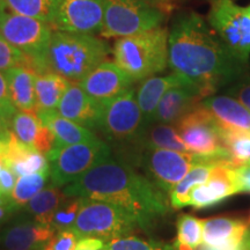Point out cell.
Here are the masks:
<instances>
[{
	"label": "cell",
	"mask_w": 250,
	"mask_h": 250,
	"mask_svg": "<svg viewBox=\"0 0 250 250\" xmlns=\"http://www.w3.org/2000/svg\"><path fill=\"white\" fill-rule=\"evenodd\" d=\"M248 64L198 13L184 12L175 18L168 35V67L186 77L203 99L245 77Z\"/></svg>",
	"instance_id": "cell-1"
},
{
	"label": "cell",
	"mask_w": 250,
	"mask_h": 250,
	"mask_svg": "<svg viewBox=\"0 0 250 250\" xmlns=\"http://www.w3.org/2000/svg\"><path fill=\"white\" fill-rule=\"evenodd\" d=\"M62 191L67 197L121 206L138 220L142 228H147L168 212L164 191L129 165L111 156L65 186Z\"/></svg>",
	"instance_id": "cell-2"
},
{
	"label": "cell",
	"mask_w": 250,
	"mask_h": 250,
	"mask_svg": "<svg viewBox=\"0 0 250 250\" xmlns=\"http://www.w3.org/2000/svg\"><path fill=\"white\" fill-rule=\"evenodd\" d=\"M110 48L105 41L92 34L56 30L37 73L55 72L73 83H79L102 62L107 61Z\"/></svg>",
	"instance_id": "cell-3"
},
{
	"label": "cell",
	"mask_w": 250,
	"mask_h": 250,
	"mask_svg": "<svg viewBox=\"0 0 250 250\" xmlns=\"http://www.w3.org/2000/svg\"><path fill=\"white\" fill-rule=\"evenodd\" d=\"M168 35L165 27L122 37L115 42L112 57L133 81L144 80L168 67Z\"/></svg>",
	"instance_id": "cell-4"
},
{
	"label": "cell",
	"mask_w": 250,
	"mask_h": 250,
	"mask_svg": "<svg viewBox=\"0 0 250 250\" xmlns=\"http://www.w3.org/2000/svg\"><path fill=\"white\" fill-rule=\"evenodd\" d=\"M205 162L235 167L232 156L225 148L210 155L161 148H144L138 159L140 169L145 173L146 177L164 192H170L195 166Z\"/></svg>",
	"instance_id": "cell-5"
},
{
	"label": "cell",
	"mask_w": 250,
	"mask_h": 250,
	"mask_svg": "<svg viewBox=\"0 0 250 250\" xmlns=\"http://www.w3.org/2000/svg\"><path fill=\"white\" fill-rule=\"evenodd\" d=\"M140 227L136 218L121 206L81 198L77 220L71 230L80 237H98L103 241L131 236Z\"/></svg>",
	"instance_id": "cell-6"
},
{
	"label": "cell",
	"mask_w": 250,
	"mask_h": 250,
	"mask_svg": "<svg viewBox=\"0 0 250 250\" xmlns=\"http://www.w3.org/2000/svg\"><path fill=\"white\" fill-rule=\"evenodd\" d=\"M166 12L158 6L133 0H104V18L100 35L127 37L161 27Z\"/></svg>",
	"instance_id": "cell-7"
},
{
	"label": "cell",
	"mask_w": 250,
	"mask_h": 250,
	"mask_svg": "<svg viewBox=\"0 0 250 250\" xmlns=\"http://www.w3.org/2000/svg\"><path fill=\"white\" fill-rule=\"evenodd\" d=\"M110 156L109 145L100 139L54 148L46 154L51 184L64 188Z\"/></svg>",
	"instance_id": "cell-8"
},
{
	"label": "cell",
	"mask_w": 250,
	"mask_h": 250,
	"mask_svg": "<svg viewBox=\"0 0 250 250\" xmlns=\"http://www.w3.org/2000/svg\"><path fill=\"white\" fill-rule=\"evenodd\" d=\"M145 127L133 87L102 103L99 130L110 142L134 145Z\"/></svg>",
	"instance_id": "cell-9"
},
{
	"label": "cell",
	"mask_w": 250,
	"mask_h": 250,
	"mask_svg": "<svg viewBox=\"0 0 250 250\" xmlns=\"http://www.w3.org/2000/svg\"><path fill=\"white\" fill-rule=\"evenodd\" d=\"M52 33V27L43 21L0 8V36L33 59L36 73Z\"/></svg>",
	"instance_id": "cell-10"
},
{
	"label": "cell",
	"mask_w": 250,
	"mask_h": 250,
	"mask_svg": "<svg viewBox=\"0 0 250 250\" xmlns=\"http://www.w3.org/2000/svg\"><path fill=\"white\" fill-rule=\"evenodd\" d=\"M208 22L228 48L246 61L250 55V15L233 0H211Z\"/></svg>",
	"instance_id": "cell-11"
},
{
	"label": "cell",
	"mask_w": 250,
	"mask_h": 250,
	"mask_svg": "<svg viewBox=\"0 0 250 250\" xmlns=\"http://www.w3.org/2000/svg\"><path fill=\"white\" fill-rule=\"evenodd\" d=\"M174 126L189 152L210 155L224 149L220 127L202 103L181 117Z\"/></svg>",
	"instance_id": "cell-12"
},
{
	"label": "cell",
	"mask_w": 250,
	"mask_h": 250,
	"mask_svg": "<svg viewBox=\"0 0 250 250\" xmlns=\"http://www.w3.org/2000/svg\"><path fill=\"white\" fill-rule=\"evenodd\" d=\"M104 18V0H59L52 28L67 33H100Z\"/></svg>",
	"instance_id": "cell-13"
},
{
	"label": "cell",
	"mask_w": 250,
	"mask_h": 250,
	"mask_svg": "<svg viewBox=\"0 0 250 250\" xmlns=\"http://www.w3.org/2000/svg\"><path fill=\"white\" fill-rule=\"evenodd\" d=\"M56 234L51 226L37 224L23 211H19L0 228L1 250H37Z\"/></svg>",
	"instance_id": "cell-14"
},
{
	"label": "cell",
	"mask_w": 250,
	"mask_h": 250,
	"mask_svg": "<svg viewBox=\"0 0 250 250\" xmlns=\"http://www.w3.org/2000/svg\"><path fill=\"white\" fill-rule=\"evenodd\" d=\"M133 83L115 62L104 61L80 80L79 85L96 101L104 103L131 88Z\"/></svg>",
	"instance_id": "cell-15"
},
{
	"label": "cell",
	"mask_w": 250,
	"mask_h": 250,
	"mask_svg": "<svg viewBox=\"0 0 250 250\" xmlns=\"http://www.w3.org/2000/svg\"><path fill=\"white\" fill-rule=\"evenodd\" d=\"M59 115L89 130L99 129L102 103L96 101L81 88L79 83L72 81L57 110Z\"/></svg>",
	"instance_id": "cell-16"
},
{
	"label": "cell",
	"mask_w": 250,
	"mask_h": 250,
	"mask_svg": "<svg viewBox=\"0 0 250 250\" xmlns=\"http://www.w3.org/2000/svg\"><path fill=\"white\" fill-rule=\"evenodd\" d=\"M237 192H240V187L233 168L215 166L208 181L193 190L189 205L195 208H205Z\"/></svg>",
	"instance_id": "cell-17"
},
{
	"label": "cell",
	"mask_w": 250,
	"mask_h": 250,
	"mask_svg": "<svg viewBox=\"0 0 250 250\" xmlns=\"http://www.w3.org/2000/svg\"><path fill=\"white\" fill-rule=\"evenodd\" d=\"M248 224L232 217H214L203 220L204 245L218 250H235L245 243Z\"/></svg>",
	"instance_id": "cell-18"
},
{
	"label": "cell",
	"mask_w": 250,
	"mask_h": 250,
	"mask_svg": "<svg viewBox=\"0 0 250 250\" xmlns=\"http://www.w3.org/2000/svg\"><path fill=\"white\" fill-rule=\"evenodd\" d=\"M11 131L21 143L42 154L46 155L55 147L54 134L35 111L17 110L11 121Z\"/></svg>",
	"instance_id": "cell-19"
},
{
	"label": "cell",
	"mask_w": 250,
	"mask_h": 250,
	"mask_svg": "<svg viewBox=\"0 0 250 250\" xmlns=\"http://www.w3.org/2000/svg\"><path fill=\"white\" fill-rule=\"evenodd\" d=\"M203 100L192 83L176 86L165 93L156 107L153 123L174 125ZM152 123V124H153Z\"/></svg>",
	"instance_id": "cell-20"
},
{
	"label": "cell",
	"mask_w": 250,
	"mask_h": 250,
	"mask_svg": "<svg viewBox=\"0 0 250 250\" xmlns=\"http://www.w3.org/2000/svg\"><path fill=\"white\" fill-rule=\"evenodd\" d=\"M191 83L186 77L177 73H171L164 77H149L142 81L137 88L136 96L140 110H142L144 123L146 126L153 123L156 107L167 90L176 86Z\"/></svg>",
	"instance_id": "cell-21"
},
{
	"label": "cell",
	"mask_w": 250,
	"mask_h": 250,
	"mask_svg": "<svg viewBox=\"0 0 250 250\" xmlns=\"http://www.w3.org/2000/svg\"><path fill=\"white\" fill-rule=\"evenodd\" d=\"M202 104L210 111L223 129L242 130L250 132V112L233 96H208Z\"/></svg>",
	"instance_id": "cell-22"
},
{
	"label": "cell",
	"mask_w": 250,
	"mask_h": 250,
	"mask_svg": "<svg viewBox=\"0 0 250 250\" xmlns=\"http://www.w3.org/2000/svg\"><path fill=\"white\" fill-rule=\"evenodd\" d=\"M40 120L51 131L55 137V147L74 145V144L93 142L99 139L89 129L81 126L67 118L61 116L57 111L39 112Z\"/></svg>",
	"instance_id": "cell-23"
},
{
	"label": "cell",
	"mask_w": 250,
	"mask_h": 250,
	"mask_svg": "<svg viewBox=\"0 0 250 250\" xmlns=\"http://www.w3.org/2000/svg\"><path fill=\"white\" fill-rule=\"evenodd\" d=\"M36 74L35 71L24 66L13 67L4 72L9 96L18 110L35 111Z\"/></svg>",
	"instance_id": "cell-24"
},
{
	"label": "cell",
	"mask_w": 250,
	"mask_h": 250,
	"mask_svg": "<svg viewBox=\"0 0 250 250\" xmlns=\"http://www.w3.org/2000/svg\"><path fill=\"white\" fill-rule=\"evenodd\" d=\"M72 81L55 72L37 73L35 78V111L57 110L59 102Z\"/></svg>",
	"instance_id": "cell-25"
},
{
	"label": "cell",
	"mask_w": 250,
	"mask_h": 250,
	"mask_svg": "<svg viewBox=\"0 0 250 250\" xmlns=\"http://www.w3.org/2000/svg\"><path fill=\"white\" fill-rule=\"evenodd\" d=\"M66 199L67 196L62 191V188L50 184L37 193L34 198H31L22 211L33 218L37 224L50 226L52 215Z\"/></svg>",
	"instance_id": "cell-26"
},
{
	"label": "cell",
	"mask_w": 250,
	"mask_h": 250,
	"mask_svg": "<svg viewBox=\"0 0 250 250\" xmlns=\"http://www.w3.org/2000/svg\"><path fill=\"white\" fill-rule=\"evenodd\" d=\"M134 145L142 149L161 148L181 153L189 152L174 125L160 123H153L146 126Z\"/></svg>",
	"instance_id": "cell-27"
},
{
	"label": "cell",
	"mask_w": 250,
	"mask_h": 250,
	"mask_svg": "<svg viewBox=\"0 0 250 250\" xmlns=\"http://www.w3.org/2000/svg\"><path fill=\"white\" fill-rule=\"evenodd\" d=\"M217 165L205 162L195 166L170 191V204L174 208H182L190 204L191 193L197 187L204 184Z\"/></svg>",
	"instance_id": "cell-28"
},
{
	"label": "cell",
	"mask_w": 250,
	"mask_h": 250,
	"mask_svg": "<svg viewBox=\"0 0 250 250\" xmlns=\"http://www.w3.org/2000/svg\"><path fill=\"white\" fill-rule=\"evenodd\" d=\"M59 0H0L2 8L12 13L37 19L52 27Z\"/></svg>",
	"instance_id": "cell-29"
},
{
	"label": "cell",
	"mask_w": 250,
	"mask_h": 250,
	"mask_svg": "<svg viewBox=\"0 0 250 250\" xmlns=\"http://www.w3.org/2000/svg\"><path fill=\"white\" fill-rule=\"evenodd\" d=\"M50 180V169L20 176L9 195V203L18 211L22 210L31 198L42 191Z\"/></svg>",
	"instance_id": "cell-30"
},
{
	"label": "cell",
	"mask_w": 250,
	"mask_h": 250,
	"mask_svg": "<svg viewBox=\"0 0 250 250\" xmlns=\"http://www.w3.org/2000/svg\"><path fill=\"white\" fill-rule=\"evenodd\" d=\"M203 241V220L190 214H181L177 219L176 250H196Z\"/></svg>",
	"instance_id": "cell-31"
},
{
	"label": "cell",
	"mask_w": 250,
	"mask_h": 250,
	"mask_svg": "<svg viewBox=\"0 0 250 250\" xmlns=\"http://www.w3.org/2000/svg\"><path fill=\"white\" fill-rule=\"evenodd\" d=\"M220 137L224 148L232 156L235 168L250 160V132L220 127Z\"/></svg>",
	"instance_id": "cell-32"
},
{
	"label": "cell",
	"mask_w": 250,
	"mask_h": 250,
	"mask_svg": "<svg viewBox=\"0 0 250 250\" xmlns=\"http://www.w3.org/2000/svg\"><path fill=\"white\" fill-rule=\"evenodd\" d=\"M81 205V198L78 197H67V199L57 208L52 215L50 226L55 229V232L62 230H71L76 223L78 213H79Z\"/></svg>",
	"instance_id": "cell-33"
},
{
	"label": "cell",
	"mask_w": 250,
	"mask_h": 250,
	"mask_svg": "<svg viewBox=\"0 0 250 250\" xmlns=\"http://www.w3.org/2000/svg\"><path fill=\"white\" fill-rule=\"evenodd\" d=\"M20 66L34 70L33 59L0 36V72Z\"/></svg>",
	"instance_id": "cell-34"
},
{
	"label": "cell",
	"mask_w": 250,
	"mask_h": 250,
	"mask_svg": "<svg viewBox=\"0 0 250 250\" xmlns=\"http://www.w3.org/2000/svg\"><path fill=\"white\" fill-rule=\"evenodd\" d=\"M105 250H176L174 245L153 241V240H143L137 236H126L122 239L111 240L107 243Z\"/></svg>",
	"instance_id": "cell-35"
},
{
	"label": "cell",
	"mask_w": 250,
	"mask_h": 250,
	"mask_svg": "<svg viewBox=\"0 0 250 250\" xmlns=\"http://www.w3.org/2000/svg\"><path fill=\"white\" fill-rule=\"evenodd\" d=\"M9 169H12V171L17 175V177H20L24 176V175L49 170L50 166L45 154H42V153L37 151H33L26 158H23L22 160L17 161L15 164L12 165Z\"/></svg>",
	"instance_id": "cell-36"
},
{
	"label": "cell",
	"mask_w": 250,
	"mask_h": 250,
	"mask_svg": "<svg viewBox=\"0 0 250 250\" xmlns=\"http://www.w3.org/2000/svg\"><path fill=\"white\" fill-rule=\"evenodd\" d=\"M18 109L12 103L7 81L2 72H0V117L11 125V121Z\"/></svg>",
	"instance_id": "cell-37"
},
{
	"label": "cell",
	"mask_w": 250,
	"mask_h": 250,
	"mask_svg": "<svg viewBox=\"0 0 250 250\" xmlns=\"http://www.w3.org/2000/svg\"><path fill=\"white\" fill-rule=\"evenodd\" d=\"M229 94L234 96L237 101L245 105L247 110L250 112V78L242 77L237 83L229 89Z\"/></svg>",
	"instance_id": "cell-38"
},
{
	"label": "cell",
	"mask_w": 250,
	"mask_h": 250,
	"mask_svg": "<svg viewBox=\"0 0 250 250\" xmlns=\"http://www.w3.org/2000/svg\"><path fill=\"white\" fill-rule=\"evenodd\" d=\"M17 182V175L8 167H2L1 173H0V197L9 198L12 190Z\"/></svg>",
	"instance_id": "cell-39"
},
{
	"label": "cell",
	"mask_w": 250,
	"mask_h": 250,
	"mask_svg": "<svg viewBox=\"0 0 250 250\" xmlns=\"http://www.w3.org/2000/svg\"><path fill=\"white\" fill-rule=\"evenodd\" d=\"M234 171H235L237 182H239L240 192H250V160L234 168Z\"/></svg>",
	"instance_id": "cell-40"
},
{
	"label": "cell",
	"mask_w": 250,
	"mask_h": 250,
	"mask_svg": "<svg viewBox=\"0 0 250 250\" xmlns=\"http://www.w3.org/2000/svg\"><path fill=\"white\" fill-rule=\"evenodd\" d=\"M107 243L98 237H80L74 250H105Z\"/></svg>",
	"instance_id": "cell-41"
},
{
	"label": "cell",
	"mask_w": 250,
	"mask_h": 250,
	"mask_svg": "<svg viewBox=\"0 0 250 250\" xmlns=\"http://www.w3.org/2000/svg\"><path fill=\"white\" fill-rule=\"evenodd\" d=\"M133 1L146 2V4H151V5L158 6V7H160L161 9H164L166 13H167L168 9L170 8L169 0H133Z\"/></svg>",
	"instance_id": "cell-42"
},
{
	"label": "cell",
	"mask_w": 250,
	"mask_h": 250,
	"mask_svg": "<svg viewBox=\"0 0 250 250\" xmlns=\"http://www.w3.org/2000/svg\"><path fill=\"white\" fill-rule=\"evenodd\" d=\"M9 132H11V130L7 131L5 134H1V136H0V162H1V164H2V161H4L6 144H7Z\"/></svg>",
	"instance_id": "cell-43"
},
{
	"label": "cell",
	"mask_w": 250,
	"mask_h": 250,
	"mask_svg": "<svg viewBox=\"0 0 250 250\" xmlns=\"http://www.w3.org/2000/svg\"><path fill=\"white\" fill-rule=\"evenodd\" d=\"M9 130H11V125L0 117V136H1V134H5Z\"/></svg>",
	"instance_id": "cell-44"
},
{
	"label": "cell",
	"mask_w": 250,
	"mask_h": 250,
	"mask_svg": "<svg viewBox=\"0 0 250 250\" xmlns=\"http://www.w3.org/2000/svg\"><path fill=\"white\" fill-rule=\"evenodd\" d=\"M245 246H246V248H247V250H250V233H248L247 234V236H246V240H245Z\"/></svg>",
	"instance_id": "cell-45"
},
{
	"label": "cell",
	"mask_w": 250,
	"mask_h": 250,
	"mask_svg": "<svg viewBox=\"0 0 250 250\" xmlns=\"http://www.w3.org/2000/svg\"><path fill=\"white\" fill-rule=\"evenodd\" d=\"M196 250H218V249H214V248H212V247H208V246H206V245H203V246H199L198 248H197Z\"/></svg>",
	"instance_id": "cell-46"
},
{
	"label": "cell",
	"mask_w": 250,
	"mask_h": 250,
	"mask_svg": "<svg viewBox=\"0 0 250 250\" xmlns=\"http://www.w3.org/2000/svg\"><path fill=\"white\" fill-rule=\"evenodd\" d=\"M235 250H247V248H246V246H245V245H242L241 247H239V248L235 249Z\"/></svg>",
	"instance_id": "cell-47"
},
{
	"label": "cell",
	"mask_w": 250,
	"mask_h": 250,
	"mask_svg": "<svg viewBox=\"0 0 250 250\" xmlns=\"http://www.w3.org/2000/svg\"><path fill=\"white\" fill-rule=\"evenodd\" d=\"M245 9L247 11V13H248L250 15V5L247 6V7H245Z\"/></svg>",
	"instance_id": "cell-48"
},
{
	"label": "cell",
	"mask_w": 250,
	"mask_h": 250,
	"mask_svg": "<svg viewBox=\"0 0 250 250\" xmlns=\"http://www.w3.org/2000/svg\"><path fill=\"white\" fill-rule=\"evenodd\" d=\"M2 167H4V165H2L1 162H0V173H1V169H2Z\"/></svg>",
	"instance_id": "cell-49"
},
{
	"label": "cell",
	"mask_w": 250,
	"mask_h": 250,
	"mask_svg": "<svg viewBox=\"0 0 250 250\" xmlns=\"http://www.w3.org/2000/svg\"><path fill=\"white\" fill-rule=\"evenodd\" d=\"M248 224H249V225H250V217H249V223H248Z\"/></svg>",
	"instance_id": "cell-50"
},
{
	"label": "cell",
	"mask_w": 250,
	"mask_h": 250,
	"mask_svg": "<svg viewBox=\"0 0 250 250\" xmlns=\"http://www.w3.org/2000/svg\"><path fill=\"white\" fill-rule=\"evenodd\" d=\"M0 8H2V7H1V5H0Z\"/></svg>",
	"instance_id": "cell-51"
}]
</instances>
